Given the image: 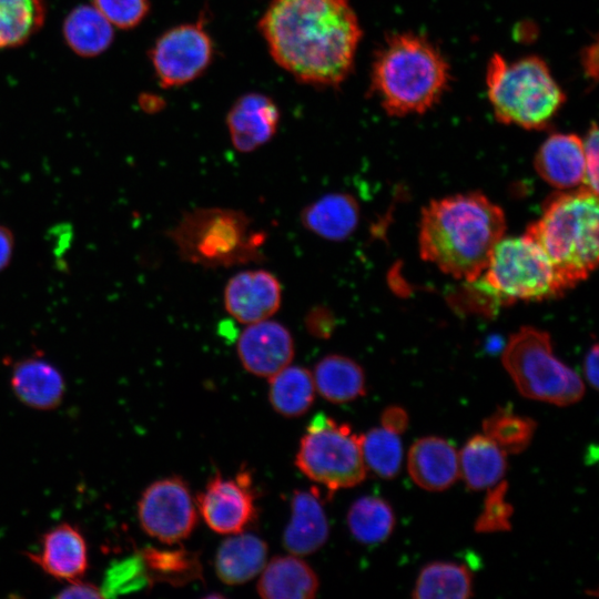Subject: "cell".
Segmentation results:
<instances>
[{"mask_svg":"<svg viewBox=\"0 0 599 599\" xmlns=\"http://www.w3.org/2000/svg\"><path fill=\"white\" fill-rule=\"evenodd\" d=\"M258 30L273 60L296 81L316 88L346 80L362 39L349 0H272Z\"/></svg>","mask_w":599,"mask_h":599,"instance_id":"6da1fadb","label":"cell"},{"mask_svg":"<svg viewBox=\"0 0 599 599\" xmlns=\"http://www.w3.org/2000/svg\"><path fill=\"white\" fill-rule=\"evenodd\" d=\"M505 230L502 210L481 193L433 200L422 211L419 253L444 273L474 282Z\"/></svg>","mask_w":599,"mask_h":599,"instance_id":"7a4b0ae2","label":"cell"},{"mask_svg":"<svg viewBox=\"0 0 599 599\" xmlns=\"http://www.w3.org/2000/svg\"><path fill=\"white\" fill-rule=\"evenodd\" d=\"M449 80L450 68L440 50L423 35L398 32L375 53L369 92L388 115L423 114L440 101Z\"/></svg>","mask_w":599,"mask_h":599,"instance_id":"3957f363","label":"cell"},{"mask_svg":"<svg viewBox=\"0 0 599 599\" xmlns=\"http://www.w3.org/2000/svg\"><path fill=\"white\" fill-rule=\"evenodd\" d=\"M598 229V194L582 186L549 197L526 234L541 247L569 290L597 267Z\"/></svg>","mask_w":599,"mask_h":599,"instance_id":"277c9868","label":"cell"},{"mask_svg":"<svg viewBox=\"0 0 599 599\" xmlns=\"http://www.w3.org/2000/svg\"><path fill=\"white\" fill-rule=\"evenodd\" d=\"M180 258L205 268L232 267L264 260L265 233L243 211L199 207L185 212L166 232Z\"/></svg>","mask_w":599,"mask_h":599,"instance_id":"5b68a950","label":"cell"},{"mask_svg":"<svg viewBox=\"0 0 599 599\" xmlns=\"http://www.w3.org/2000/svg\"><path fill=\"white\" fill-rule=\"evenodd\" d=\"M485 80L494 115L504 124L545 129L566 102L548 64L537 55L509 62L495 53L488 61Z\"/></svg>","mask_w":599,"mask_h":599,"instance_id":"8992f818","label":"cell"},{"mask_svg":"<svg viewBox=\"0 0 599 599\" xmlns=\"http://www.w3.org/2000/svg\"><path fill=\"white\" fill-rule=\"evenodd\" d=\"M501 362L518 392L527 398L568 406L585 395L582 379L555 356L547 332L521 327L509 337Z\"/></svg>","mask_w":599,"mask_h":599,"instance_id":"52a82bcc","label":"cell"},{"mask_svg":"<svg viewBox=\"0 0 599 599\" xmlns=\"http://www.w3.org/2000/svg\"><path fill=\"white\" fill-rule=\"evenodd\" d=\"M295 464L306 477L331 491L354 487L367 475L361 435L324 414L316 415L307 426Z\"/></svg>","mask_w":599,"mask_h":599,"instance_id":"ba28073f","label":"cell"},{"mask_svg":"<svg viewBox=\"0 0 599 599\" xmlns=\"http://www.w3.org/2000/svg\"><path fill=\"white\" fill-rule=\"evenodd\" d=\"M486 271L487 286L501 301H541L567 291L545 252L526 233L501 238Z\"/></svg>","mask_w":599,"mask_h":599,"instance_id":"9c48e42d","label":"cell"},{"mask_svg":"<svg viewBox=\"0 0 599 599\" xmlns=\"http://www.w3.org/2000/svg\"><path fill=\"white\" fill-rule=\"evenodd\" d=\"M150 60L162 88H176L202 75L214 57V44L202 21L163 32L150 50Z\"/></svg>","mask_w":599,"mask_h":599,"instance_id":"30bf717a","label":"cell"},{"mask_svg":"<svg viewBox=\"0 0 599 599\" xmlns=\"http://www.w3.org/2000/svg\"><path fill=\"white\" fill-rule=\"evenodd\" d=\"M196 510L187 484L177 476L152 483L138 502L142 529L167 545L177 544L192 534L197 524Z\"/></svg>","mask_w":599,"mask_h":599,"instance_id":"8fae6325","label":"cell"},{"mask_svg":"<svg viewBox=\"0 0 599 599\" xmlns=\"http://www.w3.org/2000/svg\"><path fill=\"white\" fill-rule=\"evenodd\" d=\"M196 507L215 532H242L256 517L252 478L243 469L234 478L216 473L196 497Z\"/></svg>","mask_w":599,"mask_h":599,"instance_id":"7c38bea8","label":"cell"},{"mask_svg":"<svg viewBox=\"0 0 599 599\" xmlns=\"http://www.w3.org/2000/svg\"><path fill=\"white\" fill-rule=\"evenodd\" d=\"M236 353L244 369L270 378L292 363L294 339L286 326L267 318L246 325L237 337Z\"/></svg>","mask_w":599,"mask_h":599,"instance_id":"4fadbf2b","label":"cell"},{"mask_svg":"<svg viewBox=\"0 0 599 599\" xmlns=\"http://www.w3.org/2000/svg\"><path fill=\"white\" fill-rule=\"evenodd\" d=\"M225 311L247 325L271 318L281 307L282 285L265 270L242 271L230 277L224 292Z\"/></svg>","mask_w":599,"mask_h":599,"instance_id":"5bb4252c","label":"cell"},{"mask_svg":"<svg viewBox=\"0 0 599 599\" xmlns=\"http://www.w3.org/2000/svg\"><path fill=\"white\" fill-rule=\"evenodd\" d=\"M278 123L277 104L263 93L240 97L226 115L231 142L242 153L253 152L266 144L275 135Z\"/></svg>","mask_w":599,"mask_h":599,"instance_id":"9a60e30c","label":"cell"},{"mask_svg":"<svg viewBox=\"0 0 599 599\" xmlns=\"http://www.w3.org/2000/svg\"><path fill=\"white\" fill-rule=\"evenodd\" d=\"M29 558L49 576L69 582L81 579L89 566L85 538L69 522L48 530L41 538L40 551L29 554Z\"/></svg>","mask_w":599,"mask_h":599,"instance_id":"2e32d148","label":"cell"},{"mask_svg":"<svg viewBox=\"0 0 599 599\" xmlns=\"http://www.w3.org/2000/svg\"><path fill=\"white\" fill-rule=\"evenodd\" d=\"M10 384L22 404L39 410L57 408L65 393L63 375L40 353L12 365Z\"/></svg>","mask_w":599,"mask_h":599,"instance_id":"e0dca14e","label":"cell"},{"mask_svg":"<svg viewBox=\"0 0 599 599\" xmlns=\"http://www.w3.org/2000/svg\"><path fill=\"white\" fill-rule=\"evenodd\" d=\"M407 469L413 481L420 488L443 491L459 477L458 453L445 438L422 437L408 450Z\"/></svg>","mask_w":599,"mask_h":599,"instance_id":"ac0fdd59","label":"cell"},{"mask_svg":"<svg viewBox=\"0 0 599 599\" xmlns=\"http://www.w3.org/2000/svg\"><path fill=\"white\" fill-rule=\"evenodd\" d=\"M291 519L283 532L284 548L307 556L324 546L329 535L327 517L316 488L296 490L291 500Z\"/></svg>","mask_w":599,"mask_h":599,"instance_id":"d6986e66","label":"cell"},{"mask_svg":"<svg viewBox=\"0 0 599 599\" xmlns=\"http://www.w3.org/2000/svg\"><path fill=\"white\" fill-rule=\"evenodd\" d=\"M537 173L557 189H571L585 180L583 140L573 133L548 136L535 156Z\"/></svg>","mask_w":599,"mask_h":599,"instance_id":"ffe728a7","label":"cell"},{"mask_svg":"<svg viewBox=\"0 0 599 599\" xmlns=\"http://www.w3.org/2000/svg\"><path fill=\"white\" fill-rule=\"evenodd\" d=\"M300 221L305 230L323 240L343 242L358 225L359 205L348 193H327L304 206Z\"/></svg>","mask_w":599,"mask_h":599,"instance_id":"44dd1931","label":"cell"},{"mask_svg":"<svg viewBox=\"0 0 599 599\" xmlns=\"http://www.w3.org/2000/svg\"><path fill=\"white\" fill-rule=\"evenodd\" d=\"M261 572L256 589L265 599H308L319 587L316 572L295 555L273 557Z\"/></svg>","mask_w":599,"mask_h":599,"instance_id":"7402d4cb","label":"cell"},{"mask_svg":"<svg viewBox=\"0 0 599 599\" xmlns=\"http://www.w3.org/2000/svg\"><path fill=\"white\" fill-rule=\"evenodd\" d=\"M266 542L253 534L238 532L223 540L215 556V572L226 585H241L265 567Z\"/></svg>","mask_w":599,"mask_h":599,"instance_id":"603a6c76","label":"cell"},{"mask_svg":"<svg viewBox=\"0 0 599 599\" xmlns=\"http://www.w3.org/2000/svg\"><path fill=\"white\" fill-rule=\"evenodd\" d=\"M506 456L485 434L474 435L458 453L459 476L470 490L488 489L506 474Z\"/></svg>","mask_w":599,"mask_h":599,"instance_id":"cb8c5ba5","label":"cell"},{"mask_svg":"<svg viewBox=\"0 0 599 599\" xmlns=\"http://www.w3.org/2000/svg\"><path fill=\"white\" fill-rule=\"evenodd\" d=\"M315 389L326 400L344 404L366 394V378L362 366L338 354L324 356L315 365Z\"/></svg>","mask_w":599,"mask_h":599,"instance_id":"d4e9b609","label":"cell"},{"mask_svg":"<svg viewBox=\"0 0 599 599\" xmlns=\"http://www.w3.org/2000/svg\"><path fill=\"white\" fill-rule=\"evenodd\" d=\"M63 35L71 50L90 58L111 45L114 31L113 26L94 6L81 4L65 18Z\"/></svg>","mask_w":599,"mask_h":599,"instance_id":"484cf974","label":"cell"},{"mask_svg":"<svg viewBox=\"0 0 599 599\" xmlns=\"http://www.w3.org/2000/svg\"><path fill=\"white\" fill-rule=\"evenodd\" d=\"M268 380V398L276 413L285 417H298L311 408L316 389L313 374L308 369L290 364Z\"/></svg>","mask_w":599,"mask_h":599,"instance_id":"4316f807","label":"cell"},{"mask_svg":"<svg viewBox=\"0 0 599 599\" xmlns=\"http://www.w3.org/2000/svg\"><path fill=\"white\" fill-rule=\"evenodd\" d=\"M473 596L471 571L465 565L448 561L424 566L412 592L415 599H466Z\"/></svg>","mask_w":599,"mask_h":599,"instance_id":"83f0119b","label":"cell"},{"mask_svg":"<svg viewBox=\"0 0 599 599\" xmlns=\"http://www.w3.org/2000/svg\"><path fill=\"white\" fill-rule=\"evenodd\" d=\"M352 536L364 545L384 542L395 528L392 506L377 496H364L355 500L347 512Z\"/></svg>","mask_w":599,"mask_h":599,"instance_id":"f1b7e54d","label":"cell"},{"mask_svg":"<svg viewBox=\"0 0 599 599\" xmlns=\"http://www.w3.org/2000/svg\"><path fill=\"white\" fill-rule=\"evenodd\" d=\"M43 0H0V49L23 44L44 22Z\"/></svg>","mask_w":599,"mask_h":599,"instance_id":"f546056e","label":"cell"},{"mask_svg":"<svg viewBox=\"0 0 599 599\" xmlns=\"http://www.w3.org/2000/svg\"><path fill=\"white\" fill-rule=\"evenodd\" d=\"M152 580L167 582L172 586H183L200 579L202 566L199 555L190 550L145 548L141 551Z\"/></svg>","mask_w":599,"mask_h":599,"instance_id":"4dcf8cb0","label":"cell"},{"mask_svg":"<svg viewBox=\"0 0 599 599\" xmlns=\"http://www.w3.org/2000/svg\"><path fill=\"white\" fill-rule=\"evenodd\" d=\"M537 424L534 419L499 407L483 422V430L506 454H519L530 445Z\"/></svg>","mask_w":599,"mask_h":599,"instance_id":"1f68e13d","label":"cell"},{"mask_svg":"<svg viewBox=\"0 0 599 599\" xmlns=\"http://www.w3.org/2000/svg\"><path fill=\"white\" fill-rule=\"evenodd\" d=\"M361 446L367 469L384 479L398 475L403 463V445L398 434L384 427L373 428L361 435Z\"/></svg>","mask_w":599,"mask_h":599,"instance_id":"d6a6232c","label":"cell"},{"mask_svg":"<svg viewBox=\"0 0 599 599\" xmlns=\"http://www.w3.org/2000/svg\"><path fill=\"white\" fill-rule=\"evenodd\" d=\"M152 581L141 555L113 562L105 572L101 592L113 597L145 588Z\"/></svg>","mask_w":599,"mask_h":599,"instance_id":"836d02e7","label":"cell"},{"mask_svg":"<svg viewBox=\"0 0 599 599\" xmlns=\"http://www.w3.org/2000/svg\"><path fill=\"white\" fill-rule=\"evenodd\" d=\"M507 490L508 484L501 480L488 488L483 511L475 522V531L491 534L511 529L514 508L506 500Z\"/></svg>","mask_w":599,"mask_h":599,"instance_id":"e575fe53","label":"cell"},{"mask_svg":"<svg viewBox=\"0 0 599 599\" xmlns=\"http://www.w3.org/2000/svg\"><path fill=\"white\" fill-rule=\"evenodd\" d=\"M93 6L116 28L132 29L150 11L149 0H93Z\"/></svg>","mask_w":599,"mask_h":599,"instance_id":"d590c367","label":"cell"},{"mask_svg":"<svg viewBox=\"0 0 599 599\" xmlns=\"http://www.w3.org/2000/svg\"><path fill=\"white\" fill-rule=\"evenodd\" d=\"M583 140L585 151V186L598 194V129L596 123L589 128Z\"/></svg>","mask_w":599,"mask_h":599,"instance_id":"8d00e7d4","label":"cell"},{"mask_svg":"<svg viewBox=\"0 0 599 599\" xmlns=\"http://www.w3.org/2000/svg\"><path fill=\"white\" fill-rule=\"evenodd\" d=\"M335 326L334 314L327 306L316 305L305 316V327L316 338L325 339L331 337Z\"/></svg>","mask_w":599,"mask_h":599,"instance_id":"74e56055","label":"cell"},{"mask_svg":"<svg viewBox=\"0 0 599 599\" xmlns=\"http://www.w3.org/2000/svg\"><path fill=\"white\" fill-rule=\"evenodd\" d=\"M380 423L382 427L399 435L407 429L409 418L403 407L392 405L382 413Z\"/></svg>","mask_w":599,"mask_h":599,"instance_id":"f35d334b","label":"cell"},{"mask_svg":"<svg viewBox=\"0 0 599 599\" xmlns=\"http://www.w3.org/2000/svg\"><path fill=\"white\" fill-rule=\"evenodd\" d=\"M58 598H101V589L97 586L81 581L73 580L70 581V585L67 586L60 593L57 595Z\"/></svg>","mask_w":599,"mask_h":599,"instance_id":"ab89813d","label":"cell"},{"mask_svg":"<svg viewBox=\"0 0 599 599\" xmlns=\"http://www.w3.org/2000/svg\"><path fill=\"white\" fill-rule=\"evenodd\" d=\"M16 240L10 227L0 224V273L8 268L14 254Z\"/></svg>","mask_w":599,"mask_h":599,"instance_id":"60d3db41","label":"cell"},{"mask_svg":"<svg viewBox=\"0 0 599 599\" xmlns=\"http://www.w3.org/2000/svg\"><path fill=\"white\" fill-rule=\"evenodd\" d=\"M598 346L593 344L583 362V375L592 388L598 387Z\"/></svg>","mask_w":599,"mask_h":599,"instance_id":"b9f144b4","label":"cell"},{"mask_svg":"<svg viewBox=\"0 0 599 599\" xmlns=\"http://www.w3.org/2000/svg\"><path fill=\"white\" fill-rule=\"evenodd\" d=\"M583 58L586 60L583 65L587 73L590 74L591 77H596L597 74V44L589 47L586 50Z\"/></svg>","mask_w":599,"mask_h":599,"instance_id":"7bdbcfd3","label":"cell"}]
</instances>
